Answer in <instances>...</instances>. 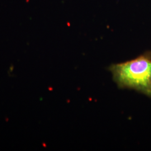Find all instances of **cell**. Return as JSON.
Masks as SVG:
<instances>
[{
	"mask_svg": "<svg viewBox=\"0 0 151 151\" xmlns=\"http://www.w3.org/2000/svg\"><path fill=\"white\" fill-rule=\"evenodd\" d=\"M113 80L122 88H129L151 97V53L109 67Z\"/></svg>",
	"mask_w": 151,
	"mask_h": 151,
	"instance_id": "obj_1",
	"label": "cell"
}]
</instances>
